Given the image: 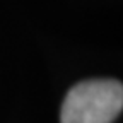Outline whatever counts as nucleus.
Wrapping results in <instances>:
<instances>
[{
    "instance_id": "nucleus-1",
    "label": "nucleus",
    "mask_w": 123,
    "mask_h": 123,
    "mask_svg": "<svg viewBox=\"0 0 123 123\" xmlns=\"http://www.w3.org/2000/svg\"><path fill=\"white\" fill-rule=\"evenodd\" d=\"M123 108V86L115 79L75 84L63 99L60 123H113Z\"/></svg>"
}]
</instances>
